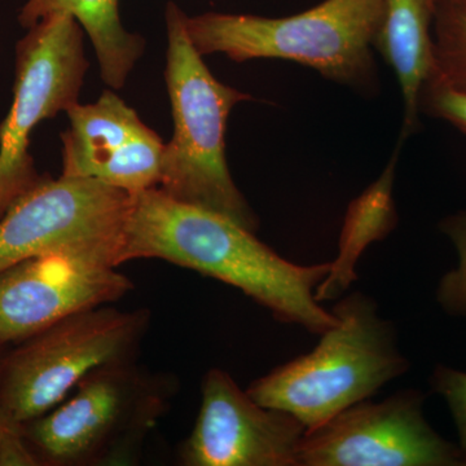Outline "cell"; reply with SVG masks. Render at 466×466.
<instances>
[{
    "instance_id": "obj_9",
    "label": "cell",
    "mask_w": 466,
    "mask_h": 466,
    "mask_svg": "<svg viewBox=\"0 0 466 466\" xmlns=\"http://www.w3.org/2000/svg\"><path fill=\"white\" fill-rule=\"evenodd\" d=\"M421 392H397L342 410L300 443L299 466L465 465L459 447L443 440L422 412Z\"/></svg>"
},
{
    "instance_id": "obj_22",
    "label": "cell",
    "mask_w": 466,
    "mask_h": 466,
    "mask_svg": "<svg viewBox=\"0 0 466 466\" xmlns=\"http://www.w3.org/2000/svg\"><path fill=\"white\" fill-rule=\"evenodd\" d=\"M434 2H437V0H434Z\"/></svg>"
},
{
    "instance_id": "obj_21",
    "label": "cell",
    "mask_w": 466,
    "mask_h": 466,
    "mask_svg": "<svg viewBox=\"0 0 466 466\" xmlns=\"http://www.w3.org/2000/svg\"><path fill=\"white\" fill-rule=\"evenodd\" d=\"M446 2H449L453 5H458L460 8L466 9V0H446Z\"/></svg>"
},
{
    "instance_id": "obj_3",
    "label": "cell",
    "mask_w": 466,
    "mask_h": 466,
    "mask_svg": "<svg viewBox=\"0 0 466 466\" xmlns=\"http://www.w3.org/2000/svg\"><path fill=\"white\" fill-rule=\"evenodd\" d=\"M385 0H324L293 15L269 18L207 12L187 16L193 47L235 63L280 58L317 70L325 78L366 90L375 85L373 41Z\"/></svg>"
},
{
    "instance_id": "obj_16",
    "label": "cell",
    "mask_w": 466,
    "mask_h": 466,
    "mask_svg": "<svg viewBox=\"0 0 466 466\" xmlns=\"http://www.w3.org/2000/svg\"><path fill=\"white\" fill-rule=\"evenodd\" d=\"M433 76L466 90V9L446 0L435 2Z\"/></svg>"
},
{
    "instance_id": "obj_19",
    "label": "cell",
    "mask_w": 466,
    "mask_h": 466,
    "mask_svg": "<svg viewBox=\"0 0 466 466\" xmlns=\"http://www.w3.org/2000/svg\"><path fill=\"white\" fill-rule=\"evenodd\" d=\"M431 385L446 400L460 440L459 449L466 465V373L449 367L435 368Z\"/></svg>"
},
{
    "instance_id": "obj_15",
    "label": "cell",
    "mask_w": 466,
    "mask_h": 466,
    "mask_svg": "<svg viewBox=\"0 0 466 466\" xmlns=\"http://www.w3.org/2000/svg\"><path fill=\"white\" fill-rule=\"evenodd\" d=\"M388 167L375 183L351 201L339 238V256L330 263V269L315 289L318 302L336 299L357 280V266L361 254L370 244L388 238L398 223L394 202L395 170L400 143Z\"/></svg>"
},
{
    "instance_id": "obj_17",
    "label": "cell",
    "mask_w": 466,
    "mask_h": 466,
    "mask_svg": "<svg viewBox=\"0 0 466 466\" xmlns=\"http://www.w3.org/2000/svg\"><path fill=\"white\" fill-rule=\"evenodd\" d=\"M440 227L455 247L458 266L441 278L438 302L449 314L466 318V211L446 218Z\"/></svg>"
},
{
    "instance_id": "obj_18",
    "label": "cell",
    "mask_w": 466,
    "mask_h": 466,
    "mask_svg": "<svg viewBox=\"0 0 466 466\" xmlns=\"http://www.w3.org/2000/svg\"><path fill=\"white\" fill-rule=\"evenodd\" d=\"M420 112L447 122L466 137V90L431 75L420 95Z\"/></svg>"
},
{
    "instance_id": "obj_12",
    "label": "cell",
    "mask_w": 466,
    "mask_h": 466,
    "mask_svg": "<svg viewBox=\"0 0 466 466\" xmlns=\"http://www.w3.org/2000/svg\"><path fill=\"white\" fill-rule=\"evenodd\" d=\"M61 175L85 177L130 193L157 188L165 143L115 92L66 112Z\"/></svg>"
},
{
    "instance_id": "obj_8",
    "label": "cell",
    "mask_w": 466,
    "mask_h": 466,
    "mask_svg": "<svg viewBox=\"0 0 466 466\" xmlns=\"http://www.w3.org/2000/svg\"><path fill=\"white\" fill-rule=\"evenodd\" d=\"M121 244L46 251L0 274V343L20 341L70 315L112 305L133 289L116 271Z\"/></svg>"
},
{
    "instance_id": "obj_6",
    "label": "cell",
    "mask_w": 466,
    "mask_h": 466,
    "mask_svg": "<svg viewBox=\"0 0 466 466\" xmlns=\"http://www.w3.org/2000/svg\"><path fill=\"white\" fill-rule=\"evenodd\" d=\"M147 309L100 306L57 321L0 361V407L17 424L60 404L97 368L133 360L148 332Z\"/></svg>"
},
{
    "instance_id": "obj_13",
    "label": "cell",
    "mask_w": 466,
    "mask_h": 466,
    "mask_svg": "<svg viewBox=\"0 0 466 466\" xmlns=\"http://www.w3.org/2000/svg\"><path fill=\"white\" fill-rule=\"evenodd\" d=\"M434 0H385L373 47L394 70L403 97L400 142L420 127V95L435 67Z\"/></svg>"
},
{
    "instance_id": "obj_10",
    "label": "cell",
    "mask_w": 466,
    "mask_h": 466,
    "mask_svg": "<svg viewBox=\"0 0 466 466\" xmlns=\"http://www.w3.org/2000/svg\"><path fill=\"white\" fill-rule=\"evenodd\" d=\"M130 193L60 175L42 177L0 218V274L39 254L122 242Z\"/></svg>"
},
{
    "instance_id": "obj_5",
    "label": "cell",
    "mask_w": 466,
    "mask_h": 466,
    "mask_svg": "<svg viewBox=\"0 0 466 466\" xmlns=\"http://www.w3.org/2000/svg\"><path fill=\"white\" fill-rule=\"evenodd\" d=\"M173 377L133 360L106 364L85 377L45 415L23 424L38 465H130L170 408Z\"/></svg>"
},
{
    "instance_id": "obj_20",
    "label": "cell",
    "mask_w": 466,
    "mask_h": 466,
    "mask_svg": "<svg viewBox=\"0 0 466 466\" xmlns=\"http://www.w3.org/2000/svg\"><path fill=\"white\" fill-rule=\"evenodd\" d=\"M35 456L27 446L23 426L0 407V466H35Z\"/></svg>"
},
{
    "instance_id": "obj_2",
    "label": "cell",
    "mask_w": 466,
    "mask_h": 466,
    "mask_svg": "<svg viewBox=\"0 0 466 466\" xmlns=\"http://www.w3.org/2000/svg\"><path fill=\"white\" fill-rule=\"evenodd\" d=\"M187 16L177 3H167L165 82L174 127L165 143L157 188L175 201L222 214L257 232L258 218L233 182L226 157L229 115L251 97L211 75L189 39Z\"/></svg>"
},
{
    "instance_id": "obj_11",
    "label": "cell",
    "mask_w": 466,
    "mask_h": 466,
    "mask_svg": "<svg viewBox=\"0 0 466 466\" xmlns=\"http://www.w3.org/2000/svg\"><path fill=\"white\" fill-rule=\"evenodd\" d=\"M192 433L180 449L186 466H299L308 429L290 413L257 403L225 370H208Z\"/></svg>"
},
{
    "instance_id": "obj_23",
    "label": "cell",
    "mask_w": 466,
    "mask_h": 466,
    "mask_svg": "<svg viewBox=\"0 0 466 466\" xmlns=\"http://www.w3.org/2000/svg\"><path fill=\"white\" fill-rule=\"evenodd\" d=\"M0 345H2V343H0Z\"/></svg>"
},
{
    "instance_id": "obj_4",
    "label": "cell",
    "mask_w": 466,
    "mask_h": 466,
    "mask_svg": "<svg viewBox=\"0 0 466 466\" xmlns=\"http://www.w3.org/2000/svg\"><path fill=\"white\" fill-rule=\"evenodd\" d=\"M332 312L339 321L321 333L317 348L256 380L247 390L257 403L296 417L308 431L370 400L408 370L394 327L379 317L370 297L351 294Z\"/></svg>"
},
{
    "instance_id": "obj_14",
    "label": "cell",
    "mask_w": 466,
    "mask_h": 466,
    "mask_svg": "<svg viewBox=\"0 0 466 466\" xmlns=\"http://www.w3.org/2000/svg\"><path fill=\"white\" fill-rule=\"evenodd\" d=\"M56 14L78 21L94 46L101 79L113 90L124 88L147 45L140 34L128 32L122 24L119 0H26L18 23L30 29Z\"/></svg>"
},
{
    "instance_id": "obj_1",
    "label": "cell",
    "mask_w": 466,
    "mask_h": 466,
    "mask_svg": "<svg viewBox=\"0 0 466 466\" xmlns=\"http://www.w3.org/2000/svg\"><path fill=\"white\" fill-rule=\"evenodd\" d=\"M162 259L238 288L278 320L321 334L339 319L315 299L330 263L299 266L222 214L183 204L159 188L131 195L121 263Z\"/></svg>"
},
{
    "instance_id": "obj_7",
    "label": "cell",
    "mask_w": 466,
    "mask_h": 466,
    "mask_svg": "<svg viewBox=\"0 0 466 466\" xmlns=\"http://www.w3.org/2000/svg\"><path fill=\"white\" fill-rule=\"evenodd\" d=\"M85 34L75 17L56 14L17 43L14 100L0 124V218L42 180L30 155L34 128L79 103L90 67Z\"/></svg>"
}]
</instances>
